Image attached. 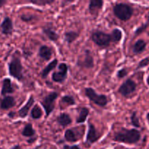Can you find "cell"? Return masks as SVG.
<instances>
[{"label": "cell", "instance_id": "6da1fadb", "mask_svg": "<svg viewBox=\"0 0 149 149\" xmlns=\"http://www.w3.org/2000/svg\"><path fill=\"white\" fill-rule=\"evenodd\" d=\"M141 134L136 129L128 130L123 127L116 132L113 141L126 144H136L141 141Z\"/></svg>", "mask_w": 149, "mask_h": 149}, {"label": "cell", "instance_id": "7a4b0ae2", "mask_svg": "<svg viewBox=\"0 0 149 149\" xmlns=\"http://www.w3.org/2000/svg\"><path fill=\"white\" fill-rule=\"evenodd\" d=\"M114 15L122 21H127L133 15V8L126 3H119L113 6Z\"/></svg>", "mask_w": 149, "mask_h": 149}, {"label": "cell", "instance_id": "3957f363", "mask_svg": "<svg viewBox=\"0 0 149 149\" xmlns=\"http://www.w3.org/2000/svg\"><path fill=\"white\" fill-rule=\"evenodd\" d=\"M23 65H22L20 58L17 56H13L8 64L10 75L18 81H21L23 79Z\"/></svg>", "mask_w": 149, "mask_h": 149}, {"label": "cell", "instance_id": "277c9868", "mask_svg": "<svg viewBox=\"0 0 149 149\" xmlns=\"http://www.w3.org/2000/svg\"><path fill=\"white\" fill-rule=\"evenodd\" d=\"M92 40L95 45L101 47H106L112 42L111 35L105 33L102 31H95L91 35Z\"/></svg>", "mask_w": 149, "mask_h": 149}, {"label": "cell", "instance_id": "5b68a950", "mask_svg": "<svg viewBox=\"0 0 149 149\" xmlns=\"http://www.w3.org/2000/svg\"><path fill=\"white\" fill-rule=\"evenodd\" d=\"M85 95L90 101L100 107H105L108 103V98L105 95H98L93 88L87 87L84 90Z\"/></svg>", "mask_w": 149, "mask_h": 149}, {"label": "cell", "instance_id": "8992f818", "mask_svg": "<svg viewBox=\"0 0 149 149\" xmlns=\"http://www.w3.org/2000/svg\"><path fill=\"white\" fill-rule=\"evenodd\" d=\"M58 97V93L56 92H52L47 95L45 96L41 101V105L44 108L46 113V116H48L55 109V102Z\"/></svg>", "mask_w": 149, "mask_h": 149}, {"label": "cell", "instance_id": "52a82bcc", "mask_svg": "<svg viewBox=\"0 0 149 149\" xmlns=\"http://www.w3.org/2000/svg\"><path fill=\"white\" fill-rule=\"evenodd\" d=\"M137 89V84L131 79H127L119 88V93L125 97H128L133 94Z\"/></svg>", "mask_w": 149, "mask_h": 149}, {"label": "cell", "instance_id": "ba28073f", "mask_svg": "<svg viewBox=\"0 0 149 149\" xmlns=\"http://www.w3.org/2000/svg\"><path fill=\"white\" fill-rule=\"evenodd\" d=\"M59 71H55L52 74V79L55 82L63 83L67 78L68 74V65L65 63H61L58 65Z\"/></svg>", "mask_w": 149, "mask_h": 149}, {"label": "cell", "instance_id": "9c48e42d", "mask_svg": "<svg viewBox=\"0 0 149 149\" xmlns=\"http://www.w3.org/2000/svg\"><path fill=\"white\" fill-rule=\"evenodd\" d=\"M77 65L85 68H93L94 67V58L89 49L85 50L84 59H79L78 62H77Z\"/></svg>", "mask_w": 149, "mask_h": 149}, {"label": "cell", "instance_id": "30bf717a", "mask_svg": "<svg viewBox=\"0 0 149 149\" xmlns=\"http://www.w3.org/2000/svg\"><path fill=\"white\" fill-rule=\"evenodd\" d=\"M99 138H100V136L97 135V132L96 131L95 125L92 122H89L88 132H87V137H86V143L88 145H91V144L97 142Z\"/></svg>", "mask_w": 149, "mask_h": 149}, {"label": "cell", "instance_id": "8fae6325", "mask_svg": "<svg viewBox=\"0 0 149 149\" xmlns=\"http://www.w3.org/2000/svg\"><path fill=\"white\" fill-rule=\"evenodd\" d=\"M1 33L4 35L12 34L13 31V20L10 17H5L0 25Z\"/></svg>", "mask_w": 149, "mask_h": 149}, {"label": "cell", "instance_id": "7c38bea8", "mask_svg": "<svg viewBox=\"0 0 149 149\" xmlns=\"http://www.w3.org/2000/svg\"><path fill=\"white\" fill-rule=\"evenodd\" d=\"M16 101L13 96H5L0 100V109L1 110H8L14 107Z\"/></svg>", "mask_w": 149, "mask_h": 149}, {"label": "cell", "instance_id": "4fadbf2b", "mask_svg": "<svg viewBox=\"0 0 149 149\" xmlns=\"http://www.w3.org/2000/svg\"><path fill=\"white\" fill-rule=\"evenodd\" d=\"M34 102H35L34 97H33L32 95H31L30 97H29V99L28 100L27 103L25 104V106H23V107L18 111V114L20 118L24 119V118H26V116H27L28 113H29L30 109H31L32 106L33 105Z\"/></svg>", "mask_w": 149, "mask_h": 149}, {"label": "cell", "instance_id": "5bb4252c", "mask_svg": "<svg viewBox=\"0 0 149 149\" xmlns=\"http://www.w3.org/2000/svg\"><path fill=\"white\" fill-rule=\"evenodd\" d=\"M103 1L101 0H92L89 4V11L93 15H97L99 11L103 8Z\"/></svg>", "mask_w": 149, "mask_h": 149}, {"label": "cell", "instance_id": "9a60e30c", "mask_svg": "<svg viewBox=\"0 0 149 149\" xmlns=\"http://www.w3.org/2000/svg\"><path fill=\"white\" fill-rule=\"evenodd\" d=\"M14 93V89L12 85V81L10 79L5 78L2 81V87H1V95H5L7 94Z\"/></svg>", "mask_w": 149, "mask_h": 149}, {"label": "cell", "instance_id": "2e32d148", "mask_svg": "<svg viewBox=\"0 0 149 149\" xmlns=\"http://www.w3.org/2000/svg\"><path fill=\"white\" fill-rule=\"evenodd\" d=\"M57 122L61 127H65L68 125H71V122H72V119H71L69 114L66 113H62L58 115V116L57 117Z\"/></svg>", "mask_w": 149, "mask_h": 149}, {"label": "cell", "instance_id": "e0dca14e", "mask_svg": "<svg viewBox=\"0 0 149 149\" xmlns=\"http://www.w3.org/2000/svg\"><path fill=\"white\" fill-rule=\"evenodd\" d=\"M52 55V50L47 45H42L39 49V56L45 61H49Z\"/></svg>", "mask_w": 149, "mask_h": 149}, {"label": "cell", "instance_id": "ac0fdd59", "mask_svg": "<svg viewBox=\"0 0 149 149\" xmlns=\"http://www.w3.org/2000/svg\"><path fill=\"white\" fill-rule=\"evenodd\" d=\"M147 43L146 42L145 40L143 39H138L136 42L135 43V45H133V47H132V51H133V53L135 55H139L141 54L143 52H144L146 48Z\"/></svg>", "mask_w": 149, "mask_h": 149}, {"label": "cell", "instance_id": "d6986e66", "mask_svg": "<svg viewBox=\"0 0 149 149\" xmlns=\"http://www.w3.org/2000/svg\"><path fill=\"white\" fill-rule=\"evenodd\" d=\"M58 61L57 59L53 60L52 61H51L42 71V78H46L48 76L49 73L51 71H52L53 69H55L56 68V66L58 65Z\"/></svg>", "mask_w": 149, "mask_h": 149}, {"label": "cell", "instance_id": "ffe728a7", "mask_svg": "<svg viewBox=\"0 0 149 149\" xmlns=\"http://www.w3.org/2000/svg\"><path fill=\"white\" fill-rule=\"evenodd\" d=\"M42 31H43V33L47 36L48 39H50L52 42H56V41H58V39H59V35H58L55 31L52 30L51 28H43Z\"/></svg>", "mask_w": 149, "mask_h": 149}, {"label": "cell", "instance_id": "44dd1931", "mask_svg": "<svg viewBox=\"0 0 149 149\" xmlns=\"http://www.w3.org/2000/svg\"><path fill=\"white\" fill-rule=\"evenodd\" d=\"M89 113H90V110L86 107H82L80 109L79 113L77 119V124H81L84 123L87 119V116H88Z\"/></svg>", "mask_w": 149, "mask_h": 149}, {"label": "cell", "instance_id": "7402d4cb", "mask_svg": "<svg viewBox=\"0 0 149 149\" xmlns=\"http://www.w3.org/2000/svg\"><path fill=\"white\" fill-rule=\"evenodd\" d=\"M64 138H65V141L71 143H75L78 141L79 140V138L77 137L76 132L71 129H68L65 130V134H64Z\"/></svg>", "mask_w": 149, "mask_h": 149}, {"label": "cell", "instance_id": "603a6c76", "mask_svg": "<svg viewBox=\"0 0 149 149\" xmlns=\"http://www.w3.org/2000/svg\"><path fill=\"white\" fill-rule=\"evenodd\" d=\"M79 36V33L76 31H66L64 33V38L65 40L66 41L68 44H71L77 40L78 37Z\"/></svg>", "mask_w": 149, "mask_h": 149}, {"label": "cell", "instance_id": "cb8c5ba5", "mask_svg": "<svg viewBox=\"0 0 149 149\" xmlns=\"http://www.w3.org/2000/svg\"><path fill=\"white\" fill-rule=\"evenodd\" d=\"M35 134H36V131L33 130L31 124H27L22 131V135L24 137L31 138L34 136Z\"/></svg>", "mask_w": 149, "mask_h": 149}, {"label": "cell", "instance_id": "d4e9b609", "mask_svg": "<svg viewBox=\"0 0 149 149\" xmlns=\"http://www.w3.org/2000/svg\"><path fill=\"white\" fill-rule=\"evenodd\" d=\"M43 115L42 109L38 105H35L33 109L31 111V116L33 119H39Z\"/></svg>", "mask_w": 149, "mask_h": 149}, {"label": "cell", "instance_id": "484cf974", "mask_svg": "<svg viewBox=\"0 0 149 149\" xmlns=\"http://www.w3.org/2000/svg\"><path fill=\"white\" fill-rule=\"evenodd\" d=\"M111 35L112 42L115 43H119L122 38V32L119 29H113Z\"/></svg>", "mask_w": 149, "mask_h": 149}, {"label": "cell", "instance_id": "4316f807", "mask_svg": "<svg viewBox=\"0 0 149 149\" xmlns=\"http://www.w3.org/2000/svg\"><path fill=\"white\" fill-rule=\"evenodd\" d=\"M130 120H131V124L133 127H135V128H139L141 127V124H140L139 118H138V115H137V112L134 111L132 113L130 116Z\"/></svg>", "mask_w": 149, "mask_h": 149}, {"label": "cell", "instance_id": "83f0119b", "mask_svg": "<svg viewBox=\"0 0 149 149\" xmlns=\"http://www.w3.org/2000/svg\"><path fill=\"white\" fill-rule=\"evenodd\" d=\"M61 102L65 103L68 106H74L75 105L76 101L74 97L71 95H65L61 98Z\"/></svg>", "mask_w": 149, "mask_h": 149}, {"label": "cell", "instance_id": "f1b7e54d", "mask_svg": "<svg viewBox=\"0 0 149 149\" xmlns=\"http://www.w3.org/2000/svg\"><path fill=\"white\" fill-rule=\"evenodd\" d=\"M29 2L36 4V5L45 6L47 4H52V3L55 2V0H33V1H29Z\"/></svg>", "mask_w": 149, "mask_h": 149}, {"label": "cell", "instance_id": "f546056e", "mask_svg": "<svg viewBox=\"0 0 149 149\" xmlns=\"http://www.w3.org/2000/svg\"><path fill=\"white\" fill-rule=\"evenodd\" d=\"M149 65V57H146L144 59L141 60L139 63H138V65L137 66L136 70L141 69V68H144V67H146L147 65Z\"/></svg>", "mask_w": 149, "mask_h": 149}, {"label": "cell", "instance_id": "4dcf8cb0", "mask_svg": "<svg viewBox=\"0 0 149 149\" xmlns=\"http://www.w3.org/2000/svg\"><path fill=\"white\" fill-rule=\"evenodd\" d=\"M128 74V71L125 68H122V69L119 70V71L117 72V77L119 79H122L124 77H126Z\"/></svg>", "mask_w": 149, "mask_h": 149}, {"label": "cell", "instance_id": "1f68e13d", "mask_svg": "<svg viewBox=\"0 0 149 149\" xmlns=\"http://www.w3.org/2000/svg\"><path fill=\"white\" fill-rule=\"evenodd\" d=\"M20 18H21V20L23 21L28 23V22L32 21L33 20V18H34V16L31 15H21Z\"/></svg>", "mask_w": 149, "mask_h": 149}, {"label": "cell", "instance_id": "d6a6232c", "mask_svg": "<svg viewBox=\"0 0 149 149\" xmlns=\"http://www.w3.org/2000/svg\"><path fill=\"white\" fill-rule=\"evenodd\" d=\"M147 27H148V26H147L146 24H143V25H142L141 26H140L139 28H138V29H137V30L135 31V36H138V35L141 34V33H143L144 31H146V29Z\"/></svg>", "mask_w": 149, "mask_h": 149}, {"label": "cell", "instance_id": "836d02e7", "mask_svg": "<svg viewBox=\"0 0 149 149\" xmlns=\"http://www.w3.org/2000/svg\"><path fill=\"white\" fill-rule=\"evenodd\" d=\"M63 149H81V148H80V147L77 145H74V146L65 145L63 146Z\"/></svg>", "mask_w": 149, "mask_h": 149}, {"label": "cell", "instance_id": "e575fe53", "mask_svg": "<svg viewBox=\"0 0 149 149\" xmlns=\"http://www.w3.org/2000/svg\"><path fill=\"white\" fill-rule=\"evenodd\" d=\"M7 3V1H6V0H0V8H1L3 6L5 5Z\"/></svg>", "mask_w": 149, "mask_h": 149}, {"label": "cell", "instance_id": "d590c367", "mask_svg": "<svg viewBox=\"0 0 149 149\" xmlns=\"http://www.w3.org/2000/svg\"><path fill=\"white\" fill-rule=\"evenodd\" d=\"M36 137H34V138H30L29 140H28L27 142L31 144V143H33V142H35V141H36Z\"/></svg>", "mask_w": 149, "mask_h": 149}, {"label": "cell", "instance_id": "8d00e7d4", "mask_svg": "<svg viewBox=\"0 0 149 149\" xmlns=\"http://www.w3.org/2000/svg\"><path fill=\"white\" fill-rule=\"evenodd\" d=\"M15 114V112H10V113H8V116L10 118H14Z\"/></svg>", "mask_w": 149, "mask_h": 149}, {"label": "cell", "instance_id": "74e56055", "mask_svg": "<svg viewBox=\"0 0 149 149\" xmlns=\"http://www.w3.org/2000/svg\"><path fill=\"white\" fill-rule=\"evenodd\" d=\"M10 149H23V148H22L19 145H15V146H14L13 147H12Z\"/></svg>", "mask_w": 149, "mask_h": 149}, {"label": "cell", "instance_id": "f35d334b", "mask_svg": "<svg viewBox=\"0 0 149 149\" xmlns=\"http://www.w3.org/2000/svg\"><path fill=\"white\" fill-rule=\"evenodd\" d=\"M146 24L147 25V26H149V13H148V18H147V22Z\"/></svg>", "mask_w": 149, "mask_h": 149}, {"label": "cell", "instance_id": "ab89813d", "mask_svg": "<svg viewBox=\"0 0 149 149\" xmlns=\"http://www.w3.org/2000/svg\"><path fill=\"white\" fill-rule=\"evenodd\" d=\"M32 149H42V148H41V146H38L35 147L34 148H32Z\"/></svg>", "mask_w": 149, "mask_h": 149}, {"label": "cell", "instance_id": "60d3db41", "mask_svg": "<svg viewBox=\"0 0 149 149\" xmlns=\"http://www.w3.org/2000/svg\"><path fill=\"white\" fill-rule=\"evenodd\" d=\"M146 119H147V120H148V122L149 123V112L148 113H147V115H146Z\"/></svg>", "mask_w": 149, "mask_h": 149}, {"label": "cell", "instance_id": "b9f144b4", "mask_svg": "<svg viewBox=\"0 0 149 149\" xmlns=\"http://www.w3.org/2000/svg\"><path fill=\"white\" fill-rule=\"evenodd\" d=\"M147 83H148V84L149 85V75H148V79H147Z\"/></svg>", "mask_w": 149, "mask_h": 149}, {"label": "cell", "instance_id": "7bdbcfd3", "mask_svg": "<svg viewBox=\"0 0 149 149\" xmlns=\"http://www.w3.org/2000/svg\"><path fill=\"white\" fill-rule=\"evenodd\" d=\"M0 149H1V147H0Z\"/></svg>", "mask_w": 149, "mask_h": 149}]
</instances>
